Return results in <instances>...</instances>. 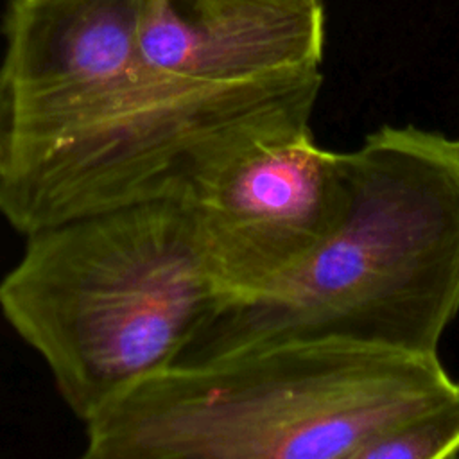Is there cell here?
Wrapping results in <instances>:
<instances>
[{"instance_id": "1", "label": "cell", "mask_w": 459, "mask_h": 459, "mask_svg": "<svg viewBox=\"0 0 459 459\" xmlns=\"http://www.w3.org/2000/svg\"><path fill=\"white\" fill-rule=\"evenodd\" d=\"M342 158L337 230L273 289L215 305L176 364L312 337L437 353L459 314V136L382 126Z\"/></svg>"}, {"instance_id": "2", "label": "cell", "mask_w": 459, "mask_h": 459, "mask_svg": "<svg viewBox=\"0 0 459 459\" xmlns=\"http://www.w3.org/2000/svg\"><path fill=\"white\" fill-rule=\"evenodd\" d=\"M459 387L437 353L287 339L176 364L84 421L90 459H353Z\"/></svg>"}, {"instance_id": "3", "label": "cell", "mask_w": 459, "mask_h": 459, "mask_svg": "<svg viewBox=\"0 0 459 459\" xmlns=\"http://www.w3.org/2000/svg\"><path fill=\"white\" fill-rule=\"evenodd\" d=\"M215 299L197 233L172 197L32 231L0 280L4 319L82 423L174 366Z\"/></svg>"}, {"instance_id": "4", "label": "cell", "mask_w": 459, "mask_h": 459, "mask_svg": "<svg viewBox=\"0 0 459 459\" xmlns=\"http://www.w3.org/2000/svg\"><path fill=\"white\" fill-rule=\"evenodd\" d=\"M323 74L224 127L190 160L174 194L208 260L217 299L273 289L337 230L348 206L342 152L314 140Z\"/></svg>"}, {"instance_id": "5", "label": "cell", "mask_w": 459, "mask_h": 459, "mask_svg": "<svg viewBox=\"0 0 459 459\" xmlns=\"http://www.w3.org/2000/svg\"><path fill=\"white\" fill-rule=\"evenodd\" d=\"M321 2L149 0L138 52L152 70L208 86H238L303 66H319Z\"/></svg>"}, {"instance_id": "6", "label": "cell", "mask_w": 459, "mask_h": 459, "mask_svg": "<svg viewBox=\"0 0 459 459\" xmlns=\"http://www.w3.org/2000/svg\"><path fill=\"white\" fill-rule=\"evenodd\" d=\"M149 0H11L4 16L0 106L143 63Z\"/></svg>"}, {"instance_id": "7", "label": "cell", "mask_w": 459, "mask_h": 459, "mask_svg": "<svg viewBox=\"0 0 459 459\" xmlns=\"http://www.w3.org/2000/svg\"><path fill=\"white\" fill-rule=\"evenodd\" d=\"M459 454V387L364 445L353 459H448Z\"/></svg>"}, {"instance_id": "8", "label": "cell", "mask_w": 459, "mask_h": 459, "mask_svg": "<svg viewBox=\"0 0 459 459\" xmlns=\"http://www.w3.org/2000/svg\"><path fill=\"white\" fill-rule=\"evenodd\" d=\"M208 5H221V4H231V2H242V0H199ZM265 2H285V4H314L321 0H265Z\"/></svg>"}]
</instances>
